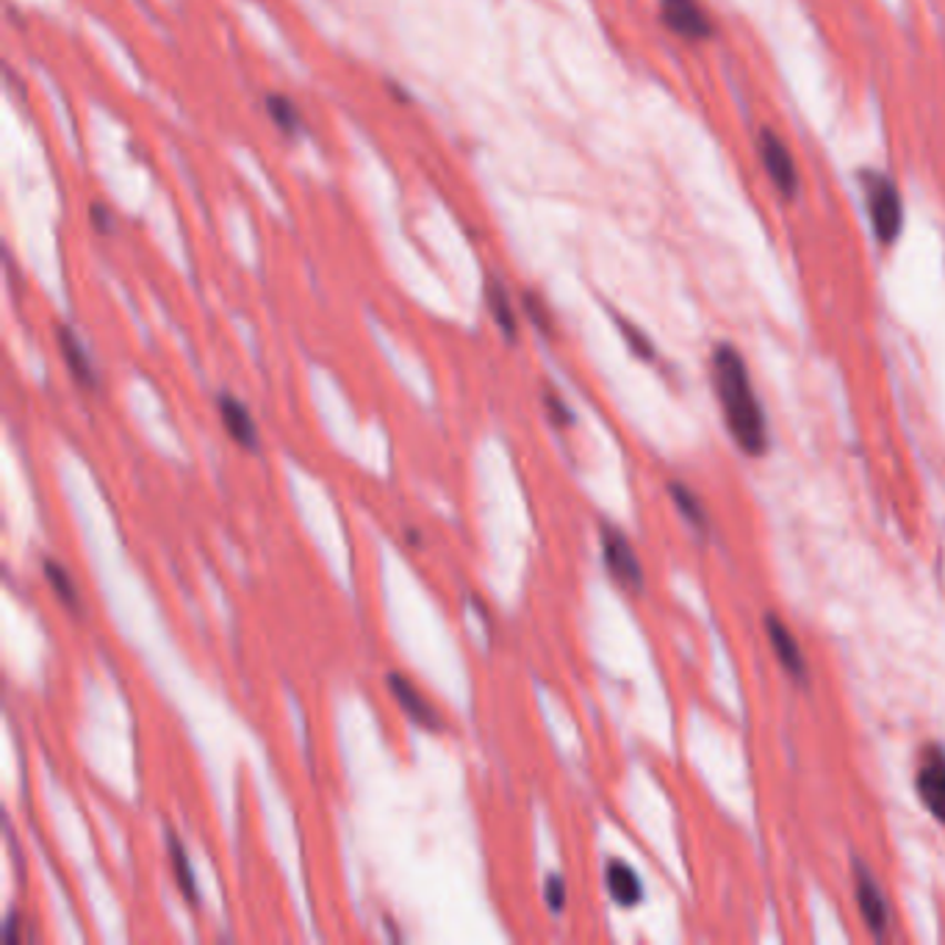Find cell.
Masks as SVG:
<instances>
[{
	"label": "cell",
	"instance_id": "e0dca14e",
	"mask_svg": "<svg viewBox=\"0 0 945 945\" xmlns=\"http://www.w3.org/2000/svg\"><path fill=\"white\" fill-rule=\"evenodd\" d=\"M267 109H269V117L275 120V125H278L284 134H289V136L300 134V129H302L300 112H297V106L289 101V97L267 95Z\"/></svg>",
	"mask_w": 945,
	"mask_h": 945
},
{
	"label": "cell",
	"instance_id": "52a82bcc",
	"mask_svg": "<svg viewBox=\"0 0 945 945\" xmlns=\"http://www.w3.org/2000/svg\"><path fill=\"white\" fill-rule=\"evenodd\" d=\"M602 555H605L610 574L624 588H644V566H640L627 535L613 527V524H602Z\"/></svg>",
	"mask_w": 945,
	"mask_h": 945
},
{
	"label": "cell",
	"instance_id": "ffe728a7",
	"mask_svg": "<svg viewBox=\"0 0 945 945\" xmlns=\"http://www.w3.org/2000/svg\"><path fill=\"white\" fill-rule=\"evenodd\" d=\"M546 408H549L552 422L561 424V428H566V424H572V422H574V419H572V411H568L566 402H563L561 397H557V394H546Z\"/></svg>",
	"mask_w": 945,
	"mask_h": 945
},
{
	"label": "cell",
	"instance_id": "8fae6325",
	"mask_svg": "<svg viewBox=\"0 0 945 945\" xmlns=\"http://www.w3.org/2000/svg\"><path fill=\"white\" fill-rule=\"evenodd\" d=\"M605 884L618 906H638L644 901V882L624 860H610L605 867Z\"/></svg>",
	"mask_w": 945,
	"mask_h": 945
},
{
	"label": "cell",
	"instance_id": "8992f818",
	"mask_svg": "<svg viewBox=\"0 0 945 945\" xmlns=\"http://www.w3.org/2000/svg\"><path fill=\"white\" fill-rule=\"evenodd\" d=\"M851 873H854V895H856V906H860L862 921H865L867 932H871L873 939H884L890 928L887 898H884L882 887H879V882L873 879L871 867H867L862 860H856V856L851 860Z\"/></svg>",
	"mask_w": 945,
	"mask_h": 945
},
{
	"label": "cell",
	"instance_id": "2e32d148",
	"mask_svg": "<svg viewBox=\"0 0 945 945\" xmlns=\"http://www.w3.org/2000/svg\"><path fill=\"white\" fill-rule=\"evenodd\" d=\"M45 577L48 583L53 585V590L59 594V599L64 602V605L70 607V610H81V599H79V588H75L73 577L68 574V568L59 566L57 561H45Z\"/></svg>",
	"mask_w": 945,
	"mask_h": 945
},
{
	"label": "cell",
	"instance_id": "4fadbf2b",
	"mask_svg": "<svg viewBox=\"0 0 945 945\" xmlns=\"http://www.w3.org/2000/svg\"><path fill=\"white\" fill-rule=\"evenodd\" d=\"M59 345H62L64 361H68V367L73 369L75 378H79L81 383H86V386L95 383V369H92L90 356H86V350L81 347V341L75 339L73 330H68V328L59 330Z\"/></svg>",
	"mask_w": 945,
	"mask_h": 945
},
{
	"label": "cell",
	"instance_id": "ac0fdd59",
	"mask_svg": "<svg viewBox=\"0 0 945 945\" xmlns=\"http://www.w3.org/2000/svg\"><path fill=\"white\" fill-rule=\"evenodd\" d=\"M616 322H618V330L624 333V339H627V345L635 350V356H640L644 361H655V347L649 345V339H646L635 325H629L627 319H616Z\"/></svg>",
	"mask_w": 945,
	"mask_h": 945
},
{
	"label": "cell",
	"instance_id": "7c38bea8",
	"mask_svg": "<svg viewBox=\"0 0 945 945\" xmlns=\"http://www.w3.org/2000/svg\"><path fill=\"white\" fill-rule=\"evenodd\" d=\"M485 302H489L491 317H494V322L500 325L502 333H505L507 339H516L518 328H516V314H513V306H511V295H507V289L496 278H491L489 284H485Z\"/></svg>",
	"mask_w": 945,
	"mask_h": 945
},
{
	"label": "cell",
	"instance_id": "7a4b0ae2",
	"mask_svg": "<svg viewBox=\"0 0 945 945\" xmlns=\"http://www.w3.org/2000/svg\"><path fill=\"white\" fill-rule=\"evenodd\" d=\"M860 189L873 236L882 247H893L904 230V203H901L898 186L890 175L879 173V170H862Z\"/></svg>",
	"mask_w": 945,
	"mask_h": 945
},
{
	"label": "cell",
	"instance_id": "5b68a950",
	"mask_svg": "<svg viewBox=\"0 0 945 945\" xmlns=\"http://www.w3.org/2000/svg\"><path fill=\"white\" fill-rule=\"evenodd\" d=\"M660 23L685 42H707L716 37V20L701 0H660Z\"/></svg>",
	"mask_w": 945,
	"mask_h": 945
},
{
	"label": "cell",
	"instance_id": "30bf717a",
	"mask_svg": "<svg viewBox=\"0 0 945 945\" xmlns=\"http://www.w3.org/2000/svg\"><path fill=\"white\" fill-rule=\"evenodd\" d=\"M217 405H219V419H223L230 439H234L236 444L247 446V450H258V424L256 419L250 417L245 402H239L230 394H219Z\"/></svg>",
	"mask_w": 945,
	"mask_h": 945
},
{
	"label": "cell",
	"instance_id": "44dd1931",
	"mask_svg": "<svg viewBox=\"0 0 945 945\" xmlns=\"http://www.w3.org/2000/svg\"><path fill=\"white\" fill-rule=\"evenodd\" d=\"M524 306H527V311H530V317L535 319V325H538L541 330H549V317H546V308L541 306V300L538 297H524Z\"/></svg>",
	"mask_w": 945,
	"mask_h": 945
},
{
	"label": "cell",
	"instance_id": "d6986e66",
	"mask_svg": "<svg viewBox=\"0 0 945 945\" xmlns=\"http://www.w3.org/2000/svg\"><path fill=\"white\" fill-rule=\"evenodd\" d=\"M546 904L552 912H561L566 904V882L561 876L546 879Z\"/></svg>",
	"mask_w": 945,
	"mask_h": 945
},
{
	"label": "cell",
	"instance_id": "9c48e42d",
	"mask_svg": "<svg viewBox=\"0 0 945 945\" xmlns=\"http://www.w3.org/2000/svg\"><path fill=\"white\" fill-rule=\"evenodd\" d=\"M389 688L391 694H394L397 705L405 710V716L411 718L417 727L430 729V732H441V729H444L439 710H435V707L430 705V701L424 699V696L419 694V690L413 688L402 674H389Z\"/></svg>",
	"mask_w": 945,
	"mask_h": 945
},
{
	"label": "cell",
	"instance_id": "5bb4252c",
	"mask_svg": "<svg viewBox=\"0 0 945 945\" xmlns=\"http://www.w3.org/2000/svg\"><path fill=\"white\" fill-rule=\"evenodd\" d=\"M167 843H170V860H173L175 882H178L181 893L186 895V901H189V904H197V884H195V871H192L189 854H186L184 843H181L175 834H170Z\"/></svg>",
	"mask_w": 945,
	"mask_h": 945
},
{
	"label": "cell",
	"instance_id": "6da1fadb",
	"mask_svg": "<svg viewBox=\"0 0 945 945\" xmlns=\"http://www.w3.org/2000/svg\"><path fill=\"white\" fill-rule=\"evenodd\" d=\"M710 383L716 400L721 405L723 424L735 444L751 458H760L768 450V422L760 405L749 367L735 345L721 341L710 352Z\"/></svg>",
	"mask_w": 945,
	"mask_h": 945
},
{
	"label": "cell",
	"instance_id": "ba28073f",
	"mask_svg": "<svg viewBox=\"0 0 945 945\" xmlns=\"http://www.w3.org/2000/svg\"><path fill=\"white\" fill-rule=\"evenodd\" d=\"M762 624H766V635L768 640H771L773 655H777V660L782 662L784 671H788L795 682H807L810 668H807V660L804 655H801L799 640H795V635L790 633L788 624H784L779 616H773V613H766Z\"/></svg>",
	"mask_w": 945,
	"mask_h": 945
},
{
	"label": "cell",
	"instance_id": "9a60e30c",
	"mask_svg": "<svg viewBox=\"0 0 945 945\" xmlns=\"http://www.w3.org/2000/svg\"><path fill=\"white\" fill-rule=\"evenodd\" d=\"M668 491H671L674 505H677V511L682 513V518L690 524V527H696V530H707V527H710V518H707V511H705V507H701L699 496H696L694 491L688 489V485L668 483Z\"/></svg>",
	"mask_w": 945,
	"mask_h": 945
},
{
	"label": "cell",
	"instance_id": "3957f363",
	"mask_svg": "<svg viewBox=\"0 0 945 945\" xmlns=\"http://www.w3.org/2000/svg\"><path fill=\"white\" fill-rule=\"evenodd\" d=\"M757 156H760V164L762 170H766L768 181L773 184V189H777L784 201H793L801 189V175L788 142H784L777 131L762 129L760 134H757Z\"/></svg>",
	"mask_w": 945,
	"mask_h": 945
},
{
	"label": "cell",
	"instance_id": "277c9868",
	"mask_svg": "<svg viewBox=\"0 0 945 945\" xmlns=\"http://www.w3.org/2000/svg\"><path fill=\"white\" fill-rule=\"evenodd\" d=\"M915 790L928 815L945 826V746L926 743L917 751Z\"/></svg>",
	"mask_w": 945,
	"mask_h": 945
}]
</instances>
